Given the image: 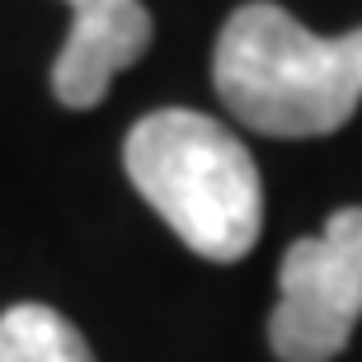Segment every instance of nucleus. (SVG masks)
I'll list each match as a JSON object with an SVG mask.
<instances>
[{
	"label": "nucleus",
	"mask_w": 362,
	"mask_h": 362,
	"mask_svg": "<svg viewBox=\"0 0 362 362\" xmlns=\"http://www.w3.org/2000/svg\"><path fill=\"white\" fill-rule=\"evenodd\" d=\"M212 85L264 136L339 132L362 104V28L320 38L282 5L250 0L216 38Z\"/></svg>",
	"instance_id": "1"
},
{
	"label": "nucleus",
	"mask_w": 362,
	"mask_h": 362,
	"mask_svg": "<svg viewBox=\"0 0 362 362\" xmlns=\"http://www.w3.org/2000/svg\"><path fill=\"white\" fill-rule=\"evenodd\" d=\"M122 170L193 255L235 264L255 250L264 188L255 156L226 122L193 108H156L127 132Z\"/></svg>",
	"instance_id": "2"
},
{
	"label": "nucleus",
	"mask_w": 362,
	"mask_h": 362,
	"mask_svg": "<svg viewBox=\"0 0 362 362\" xmlns=\"http://www.w3.org/2000/svg\"><path fill=\"white\" fill-rule=\"evenodd\" d=\"M362 320V207H339L278 269L269 349L278 362H334Z\"/></svg>",
	"instance_id": "3"
},
{
	"label": "nucleus",
	"mask_w": 362,
	"mask_h": 362,
	"mask_svg": "<svg viewBox=\"0 0 362 362\" xmlns=\"http://www.w3.org/2000/svg\"><path fill=\"white\" fill-rule=\"evenodd\" d=\"M71 33L52 62V94L66 108L104 104L118 71L141 62L156 38V19L141 0H66Z\"/></svg>",
	"instance_id": "4"
},
{
	"label": "nucleus",
	"mask_w": 362,
	"mask_h": 362,
	"mask_svg": "<svg viewBox=\"0 0 362 362\" xmlns=\"http://www.w3.org/2000/svg\"><path fill=\"white\" fill-rule=\"evenodd\" d=\"M0 362H94V353L62 310L19 301L0 315Z\"/></svg>",
	"instance_id": "5"
}]
</instances>
